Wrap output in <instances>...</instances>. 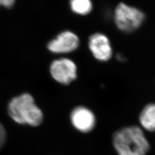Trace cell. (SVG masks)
Segmentation results:
<instances>
[{"mask_svg":"<svg viewBox=\"0 0 155 155\" xmlns=\"http://www.w3.org/2000/svg\"><path fill=\"white\" fill-rule=\"evenodd\" d=\"M6 139L5 130L0 123V148L4 145Z\"/></svg>","mask_w":155,"mask_h":155,"instance_id":"30bf717a","label":"cell"},{"mask_svg":"<svg viewBox=\"0 0 155 155\" xmlns=\"http://www.w3.org/2000/svg\"><path fill=\"white\" fill-rule=\"evenodd\" d=\"M70 8L74 13L87 15L93 10V2L90 0H72L70 2Z\"/></svg>","mask_w":155,"mask_h":155,"instance_id":"9c48e42d","label":"cell"},{"mask_svg":"<svg viewBox=\"0 0 155 155\" xmlns=\"http://www.w3.org/2000/svg\"><path fill=\"white\" fill-rule=\"evenodd\" d=\"M139 121L145 130L155 131V104L150 103L144 107L140 114Z\"/></svg>","mask_w":155,"mask_h":155,"instance_id":"ba28073f","label":"cell"},{"mask_svg":"<svg viewBox=\"0 0 155 155\" xmlns=\"http://www.w3.org/2000/svg\"><path fill=\"white\" fill-rule=\"evenodd\" d=\"M80 40L77 35L70 31L59 33L48 44V49L55 54H67L75 51L79 47Z\"/></svg>","mask_w":155,"mask_h":155,"instance_id":"8992f818","label":"cell"},{"mask_svg":"<svg viewBox=\"0 0 155 155\" xmlns=\"http://www.w3.org/2000/svg\"><path fill=\"white\" fill-rule=\"evenodd\" d=\"M77 70L75 63L66 58L56 59L50 66V72L52 78L63 84H69L77 79Z\"/></svg>","mask_w":155,"mask_h":155,"instance_id":"277c9868","label":"cell"},{"mask_svg":"<svg viewBox=\"0 0 155 155\" xmlns=\"http://www.w3.org/2000/svg\"><path fill=\"white\" fill-rule=\"evenodd\" d=\"M8 111L12 118L21 124L38 126L43 118L42 111L35 105L33 97L29 94L14 98L9 104Z\"/></svg>","mask_w":155,"mask_h":155,"instance_id":"7a4b0ae2","label":"cell"},{"mask_svg":"<svg viewBox=\"0 0 155 155\" xmlns=\"http://www.w3.org/2000/svg\"><path fill=\"white\" fill-rule=\"evenodd\" d=\"M113 144L118 155H147L150 145L140 127L132 125L114 133Z\"/></svg>","mask_w":155,"mask_h":155,"instance_id":"6da1fadb","label":"cell"},{"mask_svg":"<svg viewBox=\"0 0 155 155\" xmlns=\"http://www.w3.org/2000/svg\"><path fill=\"white\" fill-rule=\"evenodd\" d=\"M15 1L13 0H2L0 1V4L6 8H10L13 5Z\"/></svg>","mask_w":155,"mask_h":155,"instance_id":"8fae6325","label":"cell"},{"mask_svg":"<svg viewBox=\"0 0 155 155\" xmlns=\"http://www.w3.org/2000/svg\"><path fill=\"white\" fill-rule=\"evenodd\" d=\"M70 120L73 127L82 133L91 132L96 124V118L93 112L83 106H77L72 110Z\"/></svg>","mask_w":155,"mask_h":155,"instance_id":"52a82bcc","label":"cell"},{"mask_svg":"<svg viewBox=\"0 0 155 155\" xmlns=\"http://www.w3.org/2000/svg\"><path fill=\"white\" fill-rule=\"evenodd\" d=\"M145 16L138 8L120 2L114 11V21L117 27L125 32H132L141 27Z\"/></svg>","mask_w":155,"mask_h":155,"instance_id":"3957f363","label":"cell"},{"mask_svg":"<svg viewBox=\"0 0 155 155\" xmlns=\"http://www.w3.org/2000/svg\"><path fill=\"white\" fill-rule=\"evenodd\" d=\"M89 48L93 56L100 61H109L113 56L110 41L105 34L97 32L89 39Z\"/></svg>","mask_w":155,"mask_h":155,"instance_id":"5b68a950","label":"cell"},{"mask_svg":"<svg viewBox=\"0 0 155 155\" xmlns=\"http://www.w3.org/2000/svg\"><path fill=\"white\" fill-rule=\"evenodd\" d=\"M0 5H1V4H0Z\"/></svg>","mask_w":155,"mask_h":155,"instance_id":"4fadbf2b","label":"cell"},{"mask_svg":"<svg viewBox=\"0 0 155 155\" xmlns=\"http://www.w3.org/2000/svg\"><path fill=\"white\" fill-rule=\"evenodd\" d=\"M116 58L118 61L122 62H124L127 61V58L125 57V56L121 53H118L117 54Z\"/></svg>","mask_w":155,"mask_h":155,"instance_id":"7c38bea8","label":"cell"}]
</instances>
